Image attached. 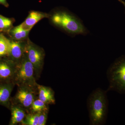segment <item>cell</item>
I'll use <instances>...</instances> for the list:
<instances>
[{
	"label": "cell",
	"mask_w": 125,
	"mask_h": 125,
	"mask_svg": "<svg viewBox=\"0 0 125 125\" xmlns=\"http://www.w3.org/2000/svg\"><path fill=\"white\" fill-rule=\"evenodd\" d=\"M87 105L90 125H100L104 124L108 112V100L106 92L100 88L94 90L89 96Z\"/></svg>",
	"instance_id": "6da1fadb"
},
{
	"label": "cell",
	"mask_w": 125,
	"mask_h": 125,
	"mask_svg": "<svg viewBox=\"0 0 125 125\" xmlns=\"http://www.w3.org/2000/svg\"><path fill=\"white\" fill-rule=\"evenodd\" d=\"M107 77L109 83L107 90L125 94V55L117 59L108 68Z\"/></svg>",
	"instance_id": "7a4b0ae2"
},
{
	"label": "cell",
	"mask_w": 125,
	"mask_h": 125,
	"mask_svg": "<svg viewBox=\"0 0 125 125\" xmlns=\"http://www.w3.org/2000/svg\"><path fill=\"white\" fill-rule=\"evenodd\" d=\"M34 68L26 53L20 62L18 63L12 82L18 86L26 85L38 89V84L35 78Z\"/></svg>",
	"instance_id": "3957f363"
},
{
	"label": "cell",
	"mask_w": 125,
	"mask_h": 125,
	"mask_svg": "<svg viewBox=\"0 0 125 125\" xmlns=\"http://www.w3.org/2000/svg\"><path fill=\"white\" fill-rule=\"evenodd\" d=\"M52 22L56 26L72 34H83L86 30L80 21L71 14L62 11L55 12L51 16Z\"/></svg>",
	"instance_id": "277c9868"
},
{
	"label": "cell",
	"mask_w": 125,
	"mask_h": 125,
	"mask_svg": "<svg viewBox=\"0 0 125 125\" xmlns=\"http://www.w3.org/2000/svg\"><path fill=\"white\" fill-rule=\"evenodd\" d=\"M25 52L29 60L33 65L35 76L38 77L42 72L44 64L45 56L44 50L28 39Z\"/></svg>",
	"instance_id": "5b68a950"
},
{
	"label": "cell",
	"mask_w": 125,
	"mask_h": 125,
	"mask_svg": "<svg viewBox=\"0 0 125 125\" xmlns=\"http://www.w3.org/2000/svg\"><path fill=\"white\" fill-rule=\"evenodd\" d=\"M38 89L29 86H18L17 93L14 97V104L19 105L26 111H30L33 101L36 99Z\"/></svg>",
	"instance_id": "8992f818"
},
{
	"label": "cell",
	"mask_w": 125,
	"mask_h": 125,
	"mask_svg": "<svg viewBox=\"0 0 125 125\" xmlns=\"http://www.w3.org/2000/svg\"><path fill=\"white\" fill-rule=\"evenodd\" d=\"M17 64L8 58H0V79L8 82L12 81Z\"/></svg>",
	"instance_id": "52a82bcc"
},
{
	"label": "cell",
	"mask_w": 125,
	"mask_h": 125,
	"mask_svg": "<svg viewBox=\"0 0 125 125\" xmlns=\"http://www.w3.org/2000/svg\"><path fill=\"white\" fill-rule=\"evenodd\" d=\"M27 40H10V50L8 57L17 64L20 62L24 56Z\"/></svg>",
	"instance_id": "ba28073f"
},
{
	"label": "cell",
	"mask_w": 125,
	"mask_h": 125,
	"mask_svg": "<svg viewBox=\"0 0 125 125\" xmlns=\"http://www.w3.org/2000/svg\"><path fill=\"white\" fill-rule=\"evenodd\" d=\"M49 16H50L46 13L32 11L30 12L25 20L21 24L25 29L31 30L33 26L40 21L44 18H49Z\"/></svg>",
	"instance_id": "9c48e42d"
},
{
	"label": "cell",
	"mask_w": 125,
	"mask_h": 125,
	"mask_svg": "<svg viewBox=\"0 0 125 125\" xmlns=\"http://www.w3.org/2000/svg\"><path fill=\"white\" fill-rule=\"evenodd\" d=\"M38 98L47 105L55 103L54 92L51 88L38 84Z\"/></svg>",
	"instance_id": "30bf717a"
},
{
	"label": "cell",
	"mask_w": 125,
	"mask_h": 125,
	"mask_svg": "<svg viewBox=\"0 0 125 125\" xmlns=\"http://www.w3.org/2000/svg\"><path fill=\"white\" fill-rule=\"evenodd\" d=\"M15 85L12 81L0 84V105L9 106L10 95Z\"/></svg>",
	"instance_id": "8fae6325"
},
{
	"label": "cell",
	"mask_w": 125,
	"mask_h": 125,
	"mask_svg": "<svg viewBox=\"0 0 125 125\" xmlns=\"http://www.w3.org/2000/svg\"><path fill=\"white\" fill-rule=\"evenodd\" d=\"M11 118L10 125H14L22 122L27 113L26 110L19 105L14 104L11 107Z\"/></svg>",
	"instance_id": "7c38bea8"
},
{
	"label": "cell",
	"mask_w": 125,
	"mask_h": 125,
	"mask_svg": "<svg viewBox=\"0 0 125 125\" xmlns=\"http://www.w3.org/2000/svg\"><path fill=\"white\" fill-rule=\"evenodd\" d=\"M30 30L25 29L22 24L12 28L9 33L14 40L24 41L28 39Z\"/></svg>",
	"instance_id": "4fadbf2b"
},
{
	"label": "cell",
	"mask_w": 125,
	"mask_h": 125,
	"mask_svg": "<svg viewBox=\"0 0 125 125\" xmlns=\"http://www.w3.org/2000/svg\"><path fill=\"white\" fill-rule=\"evenodd\" d=\"M10 40L2 33H0V58L8 56L10 50Z\"/></svg>",
	"instance_id": "5bb4252c"
},
{
	"label": "cell",
	"mask_w": 125,
	"mask_h": 125,
	"mask_svg": "<svg viewBox=\"0 0 125 125\" xmlns=\"http://www.w3.org/2000/svg\"><path fill=\"white\" fill-rule=\"evenodd\" d=\"M14 20L0 14V32L9 33L13 28Z\"/></svg>",
	"instance_id": "9a60e30c"
},
{
	"label": "cell",
	"mask_w": 125,
	"mask_h": 125,
	"mask_svg": "<svg viewBox=\"0 0 125 125\" xmlns=\"http://www.w3.org/2000/svg\"><path fill=\"white\" fill-rule=\"evenodd\" d=\"M47 105L39 99H36L32 104L30 111L31 113H38L48 111Z\"/></svg>",
	"instance_id": "2e32d148"
},
{
	"label": "cell",
	"mask_w": 125,
	"mask_h": 125,
	"mask_svg": "<svg viewBox=\"0 0 125 125\" xmlns=\"http://www.w3.org/2000/svg\"><path fill=\"white\" fill-rule=\"evenodd\" d=\"M40 112L30 113L26 114L22 125H38Z\"/></svg>",
	"instance_id": "e0dca14e"
},
{
	"label": "cell",
	"mask_w": 125,
	"mask_h": 125,
	"mask_svg": "<svg viewBox=\"0 0 125 125\" xmlns=\"http://www.w3.org/2000/svg\"><path fill=\"white\" fill-rule=\"evenodd\" d=\"M48 113V111H43L40 112L38 125H46Z\"/></svg>",
	"instance_id": "ac0fdd59"
},
{
	"label": "cell",
	"mask_w": 125,
	"mask_h": 125,
	"mask_svg": "<svg viewBox=\"0 0 125 125\" xmlns=\"http://www.w3.org/2000/svg\"><path fill=\"white\" fill-rule=\"evenodd\" d=\"M0 4H1L5 7H8L9 5L6 0H0Z\"/></svg>",
	"instance_id": "d6986e66"
},
{
	"label": "cell",
	"mask_w": 125,
	"mask_h": 125,
	"mask_svg": "<svg viewBox=\"0 0 125 125\" xmlns=\"http://www.w3.org/2000/svg\"><path fill=\"white\" fill-rule=\"evenodd\" d=\"M119 0V1H120V2L121 3H122V4L124 5V6H125V1H123L122 0Z\"/></svg>",
	"instance_id": "ffe728a7"
}]
</instances>
